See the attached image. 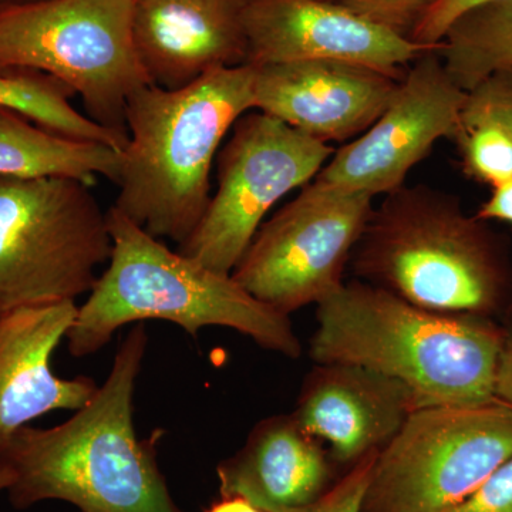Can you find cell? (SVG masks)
<instances>
[{
  "label": "cell",
  "mask_w": 512,
  "mask_h": 512,
  "mask_svg": "<svg viewBox=\"0 0 512 512\" xmlns=\"http://www.w3.org/2000/svg\"><path fill=\"white\" fill-rule=\"evenodd\" d=\"M148 346L144 323L120 343L106 382L70 419L50 429L23 427L2 448L13 473L9 501L26 510L64 501L82 512H183L157 461L153 439L134 427V394Z\"/></svg>",
  "instance_id": "cell-1"
},
{
  "label": "cell",
  "mask_w": 512,
  "mask_h": 512,
  "mask_svg": "<svg viewBox=\"0 0 512 512\" xmlns=\"http://www.w3.org/2000/svg\"><path fill=\"white\" fill-rule=\"evenodd\" d=\"M254 77L255 67L241 64L181 89L147 84L131 94L113 207L154 238L183 245L210 204L222 141L254 110Z\"/></svg>",
  "instance_id": "cell-2"
},
{
  "label": "cell",
  "mask_w": 512,
  "mask_h": 512,
  "mask_svg": "<svg viewBox=\"0 0 512 512\" xmlns=\"http://www.w3.org/2000/svg\"><path fill=\"white\" fill-rule=\"evenodd\" d=\"M311 357L375 370L404 384L421 407L494 402L504 339L478 316L427 311L366 282L319 303Z\"/></svg>",
  "instance_id": "cell-3"
},
{
  "label": "cell",
  "mask_w": 512,
  "mask_h": 512,
  "mask_svg": "<svg viewBox=\"0 0 512 512\" xmlns=\"http://www.w3.org/2000/svg\"><path fill=\"white\" fill-rule=\"evenodd\" d=\"M109 266L97 279L67 332L70 355L103 349L130 323L165 320L197 338L202 328L220 326L254 340L269 352L301 356L302 345L285 313L258 301L232 274L214 271L173 251L111 207Z\"/></svg>",
  "instance_id": "cell-4"
},
{
  "label": "cell",
  "mask_w": 512,
  "mask_h": 512,
  "mask_svg": "<svg viewBox=\"0 0 512 512\" xmlns=\"http://www.w3.org/2000/svg\"><path fill=\"white\" fill-rule=\"evenodd\" d=\"M349 266L357 281L448 315L493 311L507 286L503 261L481 220L429 185L404 184L386 194Z\"/></svg>",
  "instance_id": "cell-5"
},
{
  "label": "cell",
  "mask_w": 512,
  "mask_h": 512,
  "mask_svg": "<svg viewBox=\"0 0 512 512\" xmlns=\"http://www.w3.org/2000/svg\"><path fill=\"white\" fill-rule=\"evenodd\" d=\"M109 215L74 178H0V316L92 292L110 261Z\"/></svg>",
  "instance_id": "cell-6"
},
{
  "label": "cell",
  "mask_w": 512,
  "mask_h": 512,
  "mask_svg": "<svg viewBox=\"0 0 512 512\" xmlns=\"http://www.w3.org/2000/svg\"><path fill=\"white\" fill-rule=\"evenodd\" d=\"M133 6L134 0H36L2 6L0 67L55 77L79 94L87 117L127 134L128 99L151 84L134 47Z\"/></svg>",
  "instance_id": "cell-7"
},
{
  "label": "cell",
  "mask_w": 512,
  "mask_h": 512,
  "mask_svg": "<svg viewBox=\"0 0 512 512\" xmlns=\"http://www.w3.org/2000/svg\"><path fill=\"white\" fill-rule=\"evenodd\" d=\"M512 457V409L421 407L376 454L362 512H444Z\"/></svg>",
  "instance_id": "cell-8"
},
{
  "label": "cell",
  "mask_w": 512,
  "mask_h": 512,
  "mask_svg": "<svg viewBox=\"0 0 512 512\" xmlns=\"http://www.w3.org/2000/svg\"><path fill=\"white\" fill-rule=\"evenodd\" d=\"M335 150L259 110L232 127L217 157V191L181 254L232 274L268 212L315 180Z\"/></svg>",
  "instance_id": "cell-9"
},
{
  "label": "cell",
  "mask_w": 512,
  "mask_h": 512,
  "mask_svg": "<svg viewBox=\"0 0 512 512\" xmlns=\"http://www.w3.org/2000/svg\"><path fill=\"white\" fill-rule=\"evenodd\" d=\"M373 200L369 194L320 188L301 194L258 229L232 272L235 281L275 311L291 315L339 291Z\"/></svg>",
  "instance_id": "cell-10"
},
{
  "label": "cell",
  "mask_w": 512,
  "mask_h": 512,
  "mask_svg": "<svg viewBox=\"0 0 512 512\" xmlns=\"http://www.w3.org/2000/svg\"><path fill=\"white\" fill-rule=\"evenodd\" d=\"M467 94L447 73L437 47L429 50L410 64L379 119L335 150L312 183L372 197L403 187L437 141L457 136Z\"/></svg>",
  "instance_id": "cell-11"
},
{
  "label": "cell",
  "mask_w": 512,
  "mask_h": 512,
  "mask_svg": "<svg viewBox=\"0 0 512 512\" xmlns=\"http://www.w3.org/2000/svg\"><path fill=\"white\" fill-rule=\"evenodd\" d=\"M247 62L335 60L360 64L402 80L429 50L328 0H249Z\"/></svg>",
  "instance_id": "cell-12"
},
{
  "label": "cell",
  "mask_w": 512,
  "mask_h": 512,
  "mask_svg": "<svg viewBox=\"0 0 512 512\" xmlns=\"http://www.w3.org/2000/svg\"><path fill=\"white\" fill-rule=\"evenodd\" d=\"M254 67V110L326 144L362 136L389 106L400 82L335 60Z\"/></svg>",
  "instance_id": "cell-13"
},
{
  "label": "cell",
  "mask_w": 512,
  "mask_h": 512,
  "mask_svg": "<svg viewBox=\"0 0 512 512\" xmlns=\"http://www.w3.org/2000/svg\"><path fill=\"white\" fill-rule=\"evenodd\" d=\"M249 0H134L138 60L151 84L175 90L247 62Z\"/></svg>",
  "instance_id": "cell-14"
},
{
  "label": "cell",
  "mask_w": 512,
  "mask_h": 512,
  "mask_svg": "<svg viewBox=\"0 0 512 512\" xmlns=\"http://www.w3.org/2000/svg\"><path fill=\"white\" fill-rule=\"evenodd\" d=\"M417 409L404 384L367 367L320 363L306 377L292 416L330 457L355 464L380 450Z\"/></svg>",
  "instance_id": "cell-15"
},
{
  "label": "cell",
  "mask_w": 512,
  "mask_h": 512,
  "mask_svg": "<svg viewBox=\"0 0 512 512\" xmlns=\"http://www.w3.org/2000/svg\"><path fill=\"white\" fill-rule=\"evenodd\" d=\"M76 313V302L66 301L0 316V448L47 413L77 412L99 389L92 377L63 379L52 370Z\"/></svg>",
  "instance_id": "cell-16"
},
{
  "label": "cell",
  "mask_w": 512,
  "mask_h": 512,
  "mask_svg": "<svg viewBox=\"0 0 512 512\" xmlns=\"http://www.w3.org/2000/svg\"><path fill=\"white\" fill-rule=\"evenodd\" d=\"M222 498L238 497L264 512L305 507L328 490L329 457L292 414L259 421L238 453L217 467Z\"/></svg>",
  "instance_id": "cell-17"
},
{
  "label": "cell",
  "mask_w": 512,
  "mask_h": 512,
  "mask_svg": "<svg viewBox=\"0 0 512 512\" xmlns=\"http://www.w3.org/2000/svg\"><path fill=\"white\" fill-rule=\"evenodd\" d=\"M121 151L77 140L0 107V178H74L92 184L99 175L119 181Z\"/></svg>",
  "instance_id": "cell-18"
},
{
  "label": "cell",
  "mask_w": 512,
  "mask_h": 512,
  "mask_svg": "<svg viewBox=\"0 0 512 512\" xmlns=\"http://www.w3.org/2000/svg\"><path fill=\"white\" fill-rule=\"evenodd\" d=\"M437 55L464 92L512 67V0H491L458 16L444 33Z\"/></svg>",
  "instance_id": "cell-19"
},
{
  "label": "cell",
  "mask_w": 512,
  "mask_h": 512,
  "mask_svg": "<svg viewBox=\"0 0 512 512\" xmlns=\"http://www.w3.org/2000/svg\"><path fill=\"white\" fill-rule=\"evenodd\" d=\"M76 96L55 77L20 67H0V107L16 111L33 123L77 140L96 141L123 151L127 134L111 130L80 113Z\"/></svg>",
  "instance_id": "cell-20"
},
{
  "label": "cell",
  "mask_w": 512,
  "mask_h": 512,
  "mask_svg": "<svg viewBox=\"0 0 512 512\" xmlns=\"http://www.w3.org/2000/svg\"><path fill=\"white\" fill-rule=\"evenodd\" d=\"M464 171L480 183L498 187L512 180V138L495 124H480L456 137Z\"/></svg>",
  "instance_id": "cell-21"
},
{
  "label": "cell",
  "mask_w": 512,
  "mask_h": 512,
  "mask_svg": "<svg viewBox=\"0 0 512 512\" xmlns=\"http://www.w3.org/2000/svg\"><path fill=\"white\" fill-rule=\"evenodd\" d=\"M487 123L512 138V67L491 74L468 92L458 133Z\"/></svg>",
  "instance_id": "cell-22"
},
{
  "label": "cell",
  "mask_w": 512,
  "mask_h": 512,
  "mask_svg": "<svg viewBox=\"0 0 512 512\" xmlns=\"http://www.w3.org/2000/svg\"><path fill=\"white\" fill-rule=\"evenodd\" d=\"M412 40L414 30L441 0H328Z\"/></svg>",
  "instance_id": "cell-23"
},
{
  "label": "cell",
  "mask_w": 512,
  "mask_h": 512,
  "mask_svg": "<svg viewBox=\"0 0 512 512\" xmlns=\"http://www.w3.org/2000/svg\"><path fill=\"white\" fill-rule=\"evenodd\" d=\"M376 454L355 464L339 483L326 490L318 500L305 507L284 512H362Z\"/></svg>",
  "instance_id": "cell-24"
},
{
  "label": "cell",
  "mask_w": 512,
  "mask_h": 512,
  "mask_svg": "<svg viewBox=\"0 0 512 512\" xmlns=\"http://www.w3.org/2000/svg\"><path fill=\"white\" fill-rule=\"evenodd\" d=\"M444 512H512V457L463 503Z\"/></svg>",
  "instance_id": "cell-25"
},
{
  "label": "cell",
  "mask_w": 512,
  "mask_h": 512,
  "mask_svg": "<svg viewBox=\"0 0 512 512\" xmlns=\"http://www.w3.org/2000/svg\"><path fill=\"white\" fill-rule=\"evenodd\" d=\"M487 2L491 0H441L439 5L420 23L419 28L414 30L413 42L430 47L439 46L444 33L458 16Z\"/></svg>",
  "instance_id": "cell-26"
},
{
  "label": "cell",
  "mask_w": 512,
  "mask_h": 512,
  "mask_svg": "<svg viewBox=\"0 0 512 512\" xmlns=\"http://www.w3.org/2000/svg\"><path fill=\"white\" fill-rule=\"evenodd\" d=\"M481 221H503L512 227V180L493 188V194L477 214Z\"/></svg>",
  "instance_id": "cell-27"
},
{
  "label": "cell",
  "mask_w": 512,
  "mask_h": 512,
  "mask_svg": "<svg viewBox=\"0 0 512 512\" xmlns=\"http://www.w3.org/2000/svg\"><path fill=\"white\" fill-rule=\"evenodd\" d=\"M495 399L512 409V336L504 340L503 352L498 363L497 380H495Z\"/></svg>",
  "instance_id": "cell-28"
},
{
  "label": "cell",
  "mask_w": 512,
  "mask_h": 512,
  "mask_svg": "<svg viewBox=\"0 0 512 512\" xmlns=\"http://www.w3.org/2000/svg\"><path fill=\"white\" fill-rule=\"evenodd\" d=\"M207 512H264L238 497L222 498L220 503L212 505Z\"/></svg>",
  "instance_id": "cell-29"
},
{
  "label": "cell",
  "mask_w": 512,
  "mask_h": 512,
  "mask_svg": "<svg viewBox=\"0 0 512 512\" xmlns=\"http://www.w3.org/2000/svg\"><path fill=\"white\" fill-rule=\"evenodd\" d=\"M13 483V473L9 470L8 467L0 464V493L3 491H8V488Z\"/></svg>",
  "instance_id": "cell-30"
},
{
  "label": "cell",
  "mask_w": 512,
  "mask_h": 512,
  "mask_svg": "<svg viewBox=\"0 0 512 512\" xmlns=\"http://www.w3.org/2000/svg\"><path fill=\"white\" fill-rule=\"evenodd\" d=\"M36 2V0H0V8L2 6L19 5V3Z\"/></svg>",
  "instance_id": "cell-31"
}]
</instances>
